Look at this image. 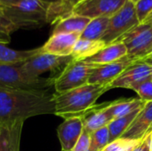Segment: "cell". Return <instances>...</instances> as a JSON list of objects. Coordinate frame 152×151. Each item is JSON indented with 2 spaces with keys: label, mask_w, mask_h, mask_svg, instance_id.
I'll return each instance as SVG.
<instances>
[{
  "label": "cell",
  "mask_w": 152,
  "mask_h": 151,
  "mask_svg": "<svg viewBox=\"0 0 152 151\" xmlns=\"http://www.w3.org/2000/svg\"><path fill=\"white\" fill-rule=\"evenodd\" d=\"M51 114L54 115L53 93L0 89L1 125Z\"/></svg>",
  "instance_id": "1"
},
{
  "label": "cell",
  "mask_w": 152,
  "mask_h": 151,
  "mask_svg": "<svg viewBox=\"0 0 152 151\" xmlns=\"http://www.w3.org/2000/svg\"><path fill=\"white\" fill-rule=\"evenodd\" d=\"M110 89V85L87 84L67 92L54 93V115L64 119L82 117Z\"/></svg>",
  "instance_id": "2"
},
{
  "label": "cell",
  "mask_w": 152,
  "mask_h": 151,
  "mask_svg": "<svg viewBox=\"0 0 152 151\" xmlns=\"http://www.w3.org/2000/svg\"><path fill=\"white\" fill-rule=\"evenodd\" d=\"M21 64L0 65V89L45 93L54 86V77H33Z\"/></svg>",
  "instance_id": "3"
},
{
  "label": "cell",
  "mask_w": 152,
  "mask_h": 151,
  "mask_svg": "<svg viewBox=\"0 0 152 151\" xmlns=\"http://www.w3.org/2000/svg\"><path fill=\"white\" fill-rule=\"evenodd\" d=\"M49 4L40 0H21L3 9L5 17L18 29L38 28L48 23Z\"/></svg>",
  "instance_id": "4"
},
{
  "label": "cell",
  "mask_w": 152,
  "mask_h": 151,
  "mask_svg": "<svg viewBox=\"0 0 152 151\" xmlns=\"http://www.w3.org/2000/svg\"><path fill=\"white\" fill-rule=\"evenodd\" d=\"M97 66L85 61L73 60L54 77L55 93H63L87 85L93 70Z\"/></svg>",
  "instance_id": "5"
},
{
  "label": "cell",
  "mask_w": 152,
  "mask_h": 151,
  "mask_svg": "<svg viewBox=\"0 0 152 151\" xmlns=\"http://www.w3.org/2000/svg\"><path fill=\"white\" fill-rule=\"evenodd\" d=\"M117 41L125 44L129 57L136 61L143 60L152 52V27L142 22Z\"/></svg>",
  "instance_id": "6"
},
{
  "label": "cell",
  "mask_w": 152,
  "mask_h": 151,
  "mask_svg": "<svg viewBox=\"0 0 152 151\" xmlns=\"http://www.w3.org/2000/svg\"><path fill=\"white\" fill-rule=\"evenodd\" d=\"M138 24H140V21L134 4L128 0L118 12L110 18L109 27L101 40L106 44L114 43Z\"/></svg>",
  "instance_id": "7"
},
{
  "label": "cell",
  "mask_w": 152,
  "mask_h": 151,
  "mask_svg": "<svg viewBox=\"0 0 152 151\" xmlns=\"http://www.w3.org/2000/svg\"><path fill=\"white\" fill-rule=\"evenodd\" d=\"M42 51V50H41ZM72 56H57L53 54L40 53L21 64L22 69L33 77H40L47 71H54L64 69L70 61Z\"/></svg>",
  "instance_id": "8"
},
{
  "label": "cell",
  "mask_w": 152,
  "mask_h": 151,
  "mask_svg": "<svg viewBox=\"0 0 152 151\" xmlns=\"http://www.w3.org/2000/svg\"><path fill=\"white\" fill-rule=\"evenodd\" d=\"M128 0H85L74 6L73 13L94 19L110 18L118 12Z\"/></svg>",
  "instance_id": "9"
},
{
  "label": "cell",
  "mask_w": 152,
  "mask_h": 151,
  "mask_svg": "<svg viewBox=\"0 0 152 151\" xmlns=\"http://www.w3.org/2000/svg\"><path fill=\"white\" fill-rule=\"evenodd\" d=\"M151 78V69L143 60L135 61L128 66L110 85L112 88H126L135 90L142 83Z\"/></svg>",
  "instance_id": "10"
},
{
  "label": "cell",
  "mask_w": 152,
  "mask_h": 151,
  "mask_svg": "<svg viewBox=\"0 0 152 151\" xmlns=\"http://www.w3.org/2000/svg\"><path fill=\"white\" fill-rule=\"evenodd\" d=\"M136 60L126 55L114 62L98 65L93 70L88 84L110 85L128 66H130Z\"/></svg>",
  "instance_id": "11"
},
{
  "label": "cell",
  "mask_w": 152,
  "mask_h": 151,
  "mask_svg": "<svg viewBox=\"0 0 152 151\" xmlns=\"http://www.w3.org/2000/svg\"><path fill=\"white\" fill-rule=\"evenodd\" d=\"M151 132L152 101H148L120 138L142 141Z\"/></svg>",
  "instance_id": "12"
},
{
  "label": "cell",
  "mask_w": 152,
  "mask_h": 151,
  "mask_svg": "<svg viewBox=\"0 0 152 151\" xmlns=\"http://www.w3.org/2000/svg\"><path fill=\"white\" fill-rule=\"evenodd\" d=\"M84 130L81 117L64 119L57 128V134L61 142V150L71 151L77 142Z\"/></svg>",
  "instance_id": "13"
},
{
  "label": "cell",
  "mask_w": 152,
  "mask_h": 151,
  "mask_svg": "<svg viewBox=\"0 0 152 151\" xmlns=\"http://www.w3.org/2000/svg\"><path fill=\"white\" fill-rule=\"evenodd\" d=\"M80 35L70 33L52 34L49 39L41 46L42 53L57 56H70Z\"/></svg>",
  "instance_id": "14"
},
{
  "label": "cell",
  "mask_w": 152,
  "mask_h": 151,
  "mask_svg": "<svg viewBox=\"0 0 152 151\" xmlns=\"http://www.w3.org/2000/svg\"><path fill=\"white\" fill-rule=\"evenodd\" d=\"M109 104L110 102L94 106L84 116L81 117L83 120L84 130L91 134L100 128L108 126L109 124L113 121V118L108 110Z\"/></svg>",
  "instance_id": "15"
},
{
  "label": "cell",
  "mask_w": 152,
  "mask_h": 151,
  "mask_svg": "<svg viewBox=\"0 0 152 151\" xmlns=\"http://www.w3.org/2000/svg\"><path fill=\"white\" fill-rule=\"evenodd\" d=\"M23 125L24 121L1 125L0 151H20Z\"/></svg>",
  "instance_id": "16"
},
{
  "label": "cell",
  "mask_w": 152,
  "mask_h": 151,
  "mask_svg": "<svg viewBox=\"0 0 152 151\" xmlns=\"http://www.w3.org/2000/svg\"><path fill=\"white\" fill-rule=\"evenodd\" d=\"M126 55L127 50L125 44L119 41H116L107 44L96 54L85 60V61L95 65H104L120 60Z\"/></svg>",
  "instance_id": "17"
},
{
  "label": "cell",
  "mask_w": 152,
  "mask_h": 151,
  "mask_svg": "<svg viewBox=\"0 0 152 151\" xmlns=\"http://www.w3.org/2000/svg\"><path fill=\"white\" fill-rule=\"evenodd\" d=\"M90 20L91 19L87 17L72 12L70 15L60 20L54 24L52 34L70 33L81 35Z\"/></svg>",
  "instance_id": "18"
},
{
  "label": "cell",
  "mask_w": 152,
  "mask_h": 151,
  "mask_svg": "<svg viewBox=\"0 0 152 151\" xmlns=\"http://www.w3.org/2000/svg\"><path fill=\"white\" fill-rule=\"evenodd\" d=\"M41 52V47L20 51L9 48L5 44L0 43V65L21 64Z\"/></svg>",
  "instance_id": "19"
},
{
  "label": "cell",
  "mask_w": 152,
  "mask_h": 151,
  "mask_svg": "<svg viewBox=\"0 0 152 151\" xmlns=\"http://www.w3.org/2000/svg\"><path fill=\"white\" fill-rule=\"evenodd\" d=\"M106 45L102 40H87L79 37L73 48L71 56L74 61H85L96 54Z\"/></svg>",
  "instance_id": "20"
},
{
  "label": "cell",
  "mask_w": 152,
  "mask_h": 151,
  "mask_svg": "<svg viewBox=\"0 0 152 151\" xmlns=\"http://www.w3.org/2000/svg\"><path fill=\"white\" fill-rule=\"evenodd\" d=\"M146 101L139 99H130V100H118L113 102H110L108 106V110L112 117L113 120L126 116L138 109L144 107Z\"/></svg>",
  "instance_id": "21"
},
{
  "label": "cell",
  "mask_w": 152,
  "mask_h": 151,
  "mask_svg": "<svg viewBox=\"0 0 152 151\" xmlns=\"http://www.w3.org/2000/svg\"><path fill=\"white\" fill-rule=\"evenodd\" d=\"M110 23V18L99 17L91 19L85 30L80 35V38L87 40H101L105 34Z\"/></svg>",
  "instance_id": "22"
},
{
  "label": "cell",
  "mask_w": 152,
  "mask_h": 151,
  "mask_svg": "<svg viewBox=\"0 0 152 151\" xmlns=\"http://www.w3.org/2000/svg\"><path fill=\"white\" fill-rule=\"evenodd\" d=\"M142 109H138L126 116L114 119L109 124L108 128L110 132V143L116 141L117 139H119L123 135V133L128 129V127L136 117L138 113L142 110Z\"/></svg>",
  "instance_id": "23"
},
{
  "label": "cell",
  "mask_w": 152,
  "mask_h": 151,
  "mask_svg": "<svg viewBox=\"0 0 152 151\" xmlns=\"http://www.w3.org/2000/svg\"><path fill=\"white\" fill-rule=\"evenodd\" d=\"M110 143L108 126L96 130L90 134V151H102Z\"/></svg>",
  "instance_id": "24"
},
{
  "label": "cell",
  "mask_w": 152,
  "mask_h": 151,
  "mask_svg": "<svg viewBox=\"0 0 152 151\" xmlns=\"http://www.w3.org/2000/svg\"><path fill=\"white\" fill-rule=\"evenodd\" d=\"M141 141L119 138L109 143L102 151H133Z\"/></svg>",
  "instance_id": "25"
},
{
  "label": "cell",
  "mask_w": 152,
  "mask_h": 151,
  "mask_svg": "<svg viewBox=\"0 0 152 151\" xmlns=\"http://www.w3.org/2000/svg\"><path fill=\"white\" fill-rule=\"evenodd\" d=\"M134 6L138 20L142 23L152 12V0H140L134 4Z\"/></svg>",
  "instance_id": "26"
},
{
  "label": "cell",
  "mask_w": 152,
  "mask_h": 151,
  "mask_svg": "<svg viewBox=\"0 0 152 151\" xmlns=\"http://www.w3.org/2000/svg\"><path fill=\"white\" fill-rule=\"evenodd\" d=\"M134 92L137 93L141 100L146 102L152 101V77L142 83Z\"/></svg>",
  "instance_id": "27"
},
{
  "label": "cell",
  "mask_w": 152,
  "mask_h": 151,
  "mask_svg": "<svg viewBox=\"0 0 152 151\" xmlns=\"http://www.w3.org/2000/svg\"><path fill=\"white\" fill-rule=\"evenodd\" d=\"M71 151H90V133L83 130L81 136Z\"/></svg>",
  "instance_id": "28"
},
{
  "label": "cell",
  "mask_w": 152,
  "mask_h": 151,
  "mask_svg": "<svg viewBox=\"0 0 152 151\" xmlns=\"http://www.w3.org/2000/svg\"><path fill=\"white\" fill-rule=\"evenodd\" d=\"M77 4V0H60L57 5L60 7L65 16H69L73 12L74 6Z\"/></svg>",
  "instance_id": "29"
},
{
  "label": "cell",
  "mask_w": 152,
  "mask_h": 151,
  "mask_svg": "<svg viewBox=\"0 0 152 151\" xmlns=\"http://www.w3.org/2000/svg\"><path fill=\"white\" fill-rule=\"evenodd\" d=\"M11 30L7 28L0 25V43L2 44H9L11 42Z\"/></svg>",
  "instance_id": "30"
},
{
  "label": "cell",
  "mask_w": 152,
  "mask_h": 151,
  "mask_svg": "<svg viewBox=\"0 0 152 151\" xmlns=\"http://www.w3.org/2000/svg\"><path fill=\"white\" fill-rule=\"evenodd\" d=\"M0 25H2V26L7 28L8 29H10L12 33L14 32V31H16L15 28H14V27L12 26V24L9 21V20L5 17V15H4V12H3V9H1V8H0Z\"/></svg>",
  "instance_id": "31"
},
{
  "label": "cell",
  "mask_w": 152,
  "mask_h": 151,
  "mask_svg": "<svg viewBox=\"0 0 152 151\" xmlns=\"http://www.w3.org/2000/svg\"><path fill=\"white\" fill-rule=\"evenodd\" d=\"M133 151H150V145H149V137H145L142 139L140 143L133 150Z\"/></svg>",
  "instance_id": "32"
},
{
  "label": "cell",
  "mask_w": 152,
  "mask_h": 151,
  "mask_svg": "<svg viewBox=\"0 0 152 151\" xmlns=\"http://www.w3.org/2000/svg\"><path fill=\"white\" fill-rule=\"evenodd\" d=\"M21 0H0V8L4 9L6 7H10L12 5L17 4Z\"/></svg>",
  "instance_id": "33"
},
{
  "label": "cell",
  "mask_w": 152,
  "mask_h": 151,
  "mask_svg": "<svg viewBox=\"0 0 152 151\" xmlns=\"http://www.w3.org/2000/svg\"><path fill=\"white\" fill-rule=\"evenodd\" d=\"M143 22H145V23H148V24H150L151 26L152 27V12L149 14V16L145 19V20L143 21Z\"/></svg>",
  "instance_id": "34"
},
{
  "label": "cell",
  "mask_w": 152,
  "mask_h": 151,
  "mask_svg": "<svg viewBox=\"0 0 152 151\" xmlns=\"http://www.w3.org/2000/svg\"><path fill=\"white\" fill-rule=\"evenodd\" d=\"M149 137V145H150V151H152V132L148 135Z\"/></svg>",
  "instance_id": "35"
},
{
  "label": "cell",
  "mask_w": 152,
  "mask_h": 151,
  "mask_svg": "<svg viewBox=\"0 0 152 151\" xmlns=\"http://www.w3.org/2000/svg\"><path fill=\"white\" fill-rule=\"evenodd\" d=\"M40 1H42V2H45V3H47V4H51L57 3V2H59L60 0H40Z\"/></svg>",
  "instance_id": "36"
},
{
  "label": "cell",
  "mask_w": 152,
  "mask_h": 151,
  "mask_svg": "<svg viewBox=\"0 0 152 151\" xmlns=\"http://www.w3.org/2000/svg\"><path fill=\"white\" fill-rule=\"evenodd\" d=\"M143 61H144L145 62H147V63L150 65V67H151V77H152V60L151 59H143Z\"/></svg>",
  "instance_id": "37"
},
{
  "label": "cell",
  "mask_w": 152,
  "mask_h": 151,
  "mask_svg": "<svg viewBox=\"0 0 152 151\" xmlns=\"http://www.w3.org/2000/svg\"><path fill=\"white\" fill-rule=\"evenodd\" d=\"M144 59H151L152 60V52L150 53V54H149V55H148V56H147V57H146V58H144Z\"/></svg>",
  "instance_id": "38"
},
{
  "label": "cell",
  "mask_w": 152,
  "mask_h": 151,
  "mask_svg": "<svg viewBox=\"0 0 152 151\" xmlns=\"http://www.w3.org/2000/svg\"><path fill=\"white\" fill-rule=\"evenodd\" d=\"M129 1H131L132 3H134V4H136L137 2H139L140 0H129Z\"/></svg>",
  "instance_id": "39"
},
{
  "label": "cell",
  "mask_w": 152,
  "mask_h": 151,
  "mask_svg": "<svg viewBox=\"0 0 152 151\" xmlns=\"http://www.w3.org/2000/svg\"><path fill=\"white\" fill-rule=\"evenodd\" d=\"M83 1H85V0H77V4H79V3H81V2H83Z\"/></svg>",
  "instance_id": "40"
},
{
  "label": "cell",
  "mask_w": 152,
  "mask_h": 151,
  "mask_svg": "<svg viewBox=\"0 0 152 151\" xmlns=\"http://www.w3.org/2000/svg\"><path fill=\"white\" fill-rule=\"evenodd\" d=\"M0 129H1V124H0Z\"/></svg>",
  "instance_id": "41"
},
{
  "label": "cell",
  "mask_w": 152,
  "mask_h": 151,
  "mask_svg": "<svg viewBox=\"0 0 152 151\" xmlns=\"http://www.w3.org/2000/svg\"><path fill=\"white\" fill-rule=\"evenodd\" d=\"M61 151H64V150H61Z\"/></svg>",
  "instance_id": "42"
}]
</instances>
